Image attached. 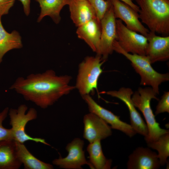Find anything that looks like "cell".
<instances>
[{"label":"cell","mask_w":169,"mask_h":169,"mask_svg":"<svg viewBox=\"0 0 169 169\" xmlns=\"http://www.w3.org/2000/svg\"><path fill=\"white\" fill-rule=\"evenodd\" d=\"M72 77L58 76L52 69L42 73L31 74L26 78L18 77L10 87L27 100L45 109L75 89L69 84Z\"/></svg>","instance_id":"6da1fadb"},{"label":"cell","mask_w":169,"mask_h":169,"mask_svg":"<svg viewBox=\"0 0 169 169\" xmlns=\"http://www.w3.org/2000/svg\"><path fill=\"white\" fill-rule=\"evenodd\" d=\"M139 18L150 31L164 36L169 35V0H136Z\"/></svg>","instance_id":"7a4b0ae2"},{"label":"cell","mask_w":169,"mask_h":169,"mask_svg":"<svg viewBox=\"0 0 169 169\" xmlns=\"http://www.w3.org/2000/svg\"><path fill=\"white\" fill-rule=\"evenodd\" d=\"M113 49L130 61L132 66L140 76L141 85L150 86L157 95L159 94L160 85L169 80L168 73L161 74L157 72L152 67L151 64L146 55L126 52L121 48L116 40L113 43Z\"/></svg>","instance_id":"3957f363"},{"label":"cell","mask_w":169,"mask_h":169,"mask_svg":"<svg viewBox=\"0 0 169 169\" xmlns=\"http://www.w3.org/2000/svg\"><path fill=\"white\" fill-rule=\"evenodd\" d=\"M157 95L151 87H139L131 96L134 105L141 112L146 120L148 130V135L145 138L147 143L157 140L161 135L169 131L160 126L151 107L152 99L158 100Z\"/></svg>","instance_id":"277c9868"},{"label":"cell","mask_w":169,"mask_h":169,"mask_svg":"<svg viewBox=\"0 0 169 169\" xmlns=\"http://www.w3.org/2000/svg\"><path fill=\"white\" fill-rule=\"evenodd\" d=\"M105 61L96 54L86 57L79 64L75 86L81 96L98 90V80L103 72L101 67Z\"/></svg>","instance_id":"5b68a950"},{"label":"cell","mask_w":169,"mask_h":169,"mask_svg":"<svg viewBox=\"0 0 169 169\" xmlns=\"http://www.w3.org/2000/svg\"><path fill=\"white\" fill-rule=\"evenodd\" d=\"M28 109L26 105L22 104L17 109L11 108L9 110L10 124L12 126L14 140L22 143L30 141L49 146L44 139L32 137L25 132V128L27 123L36 119L37 117V113L34 108H30L26 113Z\"/></svg>","instance_id":"8992f818"},{"label":"cell","mask_w":169,"mask_h":169,"mask_svg":"<svg viewBox=\"0 0 169 169\" xmlns=\"http://www.w3.org/2000/svg\"><path fill=\"white\" fill-rule=\"evenodd\" d=\"M116 39L119 45L125 51L132 54L146 55L148 45L146 37L131 30L120 19H116Z\"/></svg>","instance_id":"52a82bcc"},{"label":"cell","mask_w":169,"mask_h":169,"mask_svg":"<svg viewBox=\"0 0 169 169\" xmlns=\"http://www.w3.org/2000/svg\"><path fill=\"white\" fill-rule=\"evenodd\" d=\"M84 142L79 138H74L68 143L66 149L68 155L65 157H59L52 161L53 164L59 167L65 169H82V166L86 164L91 169H94L89 161H87L83 150Z\"/></svg>","instance_id":"ba28073f"},{"label":"cell","mask_w":169,"mask_h":169,"mask_svg":"<svg viewBox=\"0 0 169 169\" xmlns=\"http://www.w3.org/2000/svg\"><path fill=\"white\" fill-rule=\"evenodd\" d=\"M116 18L112 4L100 20L101 34L100 54L106 60L114 51L113 44L116 39Z\"/></svg>","instance_id":"9c48e42d"},{"label":"cell","mask_w":169,"mask_h":169,"mask_svg":"<svg viewBox=\"0 0 169 169\" xmlns=\"http://www.w3.org/2000/svg\"><path fill=\"white\" fill-rule=\"evenodd\" d=\"M81 96L87 105L90 112L95 114L102 119L110 125L112 129L120 131L130 137L136 133L131 125L122 121L119 116L100 105L90 95Z\"/></svg>","instance_id":"30bf717a"},{"label":"cell","mask_w":169,"mask_h":169,"mask_svg":"<svg viewBox=\"0 0 169 169\" xmlns=\"http://www.w3.org/2000/svg\"><path fill=\"white\" fill-rule=\"evenodd\" d=\"M132 90L122 87L118 90H111L106 92L108 95L119 99L126 105L129 110L131 125L136 133L145 138L148 134V130L146 123L138 112L131 99L133 93Z\"/></svg>","instance_id":"8fae6325"},{"label":"cell","mask_w":169,"mask_h":169,"mask_svg":"<svg viewBox=\"0 0 169 169\" xmlns=\"http://www.w3.org/2000/svg\"><path fill=\"white\" fill-rule=\"evenodd\" d=\"M115 17L124 22L129 29L146 37L149 30L139 20L138 12L129 5L119 0H110Z\"/></svg>","instance_id":"7c38bea8"},{"label":"cell","mask_w":169,"mask_h":169,"mask_svg":"<svg viewBox=\"0 0 169 169\" xmlns=\"http://www.w3.org/2000/svg\"><path fill=\"white\" fill-rule=\"evenodd\" d=\"M83 136L90 143L105 139L112 134L110 126L95 114L90 112L83 118Z\"/></svg>","instance_id":"4fadbf2b"},{"label":"cell","mask_w":169,"mask_h":169,"mask_svg":"<svg viewBox=\"0 0 169 169\" xmlns=\"http://www.w3.org/2000/svg\"><path fill=\"white\" fill-rule=\"evenodd\" d=\"M128 158V169H158L161 166L157 154L149 148L138 147Z\"/></svg>","instance_id":"5bb4252c"},{"label":"cell","mask_w":169,"mask_h":169,"mask_svg":"<svg viewBox=\"0 0 169 169\" xmlns=\"http://www.w3.org/2000/svg\"><path fill=\"white\" fill-rule=\"evenodd\" d=\"M148 45L146 55L152 64L169 59V36H160L149 31L146 37Z\"/></svg>","instance_id":"9a60e30c"},{"label":"cell","mask_w":169,"mask_h":169,"mask_svg":"<svg viewBox=\"0 0 169 169\" xmlns=\"http://www.w3.org/2000/svg\"><path fill=\"white\" fill-rule=\"evenodd\" d=\"M100 20L97 17L77 27L78 37L84 40L91 49L100 55L101 34Z\"/></svg>","instance_id":"2e32d148"},{"label":"cell","mask_w":169,"mask_h":169,"mask_svg":"<svg viewBox=\"0 0 169 169\" xmlns=\"http://www.w3.org/2000/svg\"><path fill=\"white\" fill-rule=\"evenodd\" d=\"M70 18L78 27L97 17L95 11L87 0H69Z\"/></svg>","instance_id":"e0dca14e"},{"label":"cell","mask_w":169,"mask_h":169,"mask_svg":"<svg viewBox=\"0 0 169 169\" xmlns=\"http://www.w3.org/2000/svg\"><path fill=\"white\" fill-rule=\"evenodd\" d=\"M22 165L17 155L14 139L0 141V169H18Z\"/></svg>","instance_id":"ac0fdd59"},{"label":"cell","mask_w":169,"mask_h":169,"mask_svg":"<svg viewBox=\"0 0 169 169\" xmlns=\"http://www.w3.org/2000/svg\"><path fill=\"white\" fill-rule=\"evenodd\" d=\"M38 2L41 12L37 22H40L46 16L51 17L56 24H58L61 18L60 12L63 7L68 4L69 0H35Z\"/></svg>","instance_id":"d6986e66"},{"label":"cell","mask_w":169,"mask_h":169,"mask_svg":"<svg viewBox=\"0 0 169 169\" xmlns=\"http://www.w3.org/2000/svg\"><path fill=\"white\" fill-rule=\"evenodd\" d=\"M0 16V64L4 55L8 51L23 47L21 37L16 30L8 32L3 28Z\"/></svg>","instance_id":"ffe728a7"},{"label":"cell","mask_w":169,"mask_h":169,"mask_svg":"<svg viewBox=\"0 0 169 169\" xmlns=\"http://www.w3.org/2000/svg\"><path fill=\"white\" fill-rule=\"evenodd\" d=\"M15 141L17 156L25 169H52L51 164L37 159L28 150L23 143Z\"/></svg>","instance_id":"44dd1931"},{"label":"cell","mask_w":169,"mask_h":169,"mask_svg":"<svg viewBox=\"0 0 169 169\" xmlns=\"http://www.w3.org/2000/svg\"><path fill=\"white\" fill-rule=\"evenodd\" d=\"M89 156L90 162L94 169H110L112 161L107 159L102 149L101 140H97L90 143L87 147Z\"/></svg>","instance_id":"7402d4cb"},{"label":"cell","mask_w":169,"mask_h":169,"mask_svg":"<svg viewBox=\"0 0 169 169\" xmlns=\"http://www.w3.org/2000/svg\"><path fill=\"white\" fill-rule=\"evenodd\" d=\"M147 145L157 151L160 165H164L169 156V131L161 135L157 140L147 143Z\"/></svg>","instance_id":"603a6c76"},{"label":"cell","mask_w":169,"mask_h":169,"mask_svg":"<svg viewBox=\"0 0 169 169\" xmlns=\"http://www.w3.org/2000/svg\"><path fill=\"white\" fill-rule=\"evenodd\" d=\"M95 9L97 18L100 20L111 5L110 0H87Z\"/></svg>","instance_id":"cb8c5ba5"},{"label":"cell","mask_w":169,"mask_h":169,"mask_svg":"<svg viewBox=\"0 0 169 169\" xmlns=\"http://www.w3.org/2000/svg\"><path fill=\"white\" fill-rule=\"evenodd\" d=\"M9 110V108L7 107L0 112V141L4 140L14 139L11 128H6L2 124L7 117Z\"/></svg>","instance_id":"d4e9b609"},{"label":"cell","mask_w":169,"mask_h":169,"mask_svg":"<svg viewBox=\"0 0 169 169\" xmlns=\"http://www.w3.org/2000/svg\"><path fill=\"white\" fill-rule=\"evenodd\" d=\"M164 112L169 113V92H165L156 107V115Z\"/></svg>","instance_id":"484cf974"},{"label":"cell","mask_w":169,"mask_h":169,"mask_svg":"<svg viewBox=\"0 0 169 169\" xmlns=\"http://www.w3.org/2000/svg\"><path fill=\"white\" fill-rule=\"evenodd\" d=\"M15 2V0H0V16L8 14Z\"/></svg>","instance_id":"4316f807"},{"label":"cell","mask_w":169,"mask_h":169,"mask_svg":"<svg viewBox=\"0 0 169 169\" xmlns=\"http://www.w3.org/2000/svg\"><path fill=\"white\" fill-rule=\"evenodd\" d=\"M23 5L24 12L27 16H28L30 12V0H18Z\"/></svg>","instance_id":"83f0119b"},{"label":"cell","mask_w":169,"mask_h":169,"mask_svg":"<svg viewBox=\"0 0 169 169\" xmlns=\"http://www.w3.org/2000/svg\"><path fill=\"white\" fill-rule=\"evenodd\" d=\"M105 1L108 0H105ZM121 1H122L124 3H126L127 5H129L133 9H134L138 13L139 12L140 10V8L138 6L135 4L133 2V0H119Z\"/></svg>","instance_id":"f1b7e54d"}]
</instances>
